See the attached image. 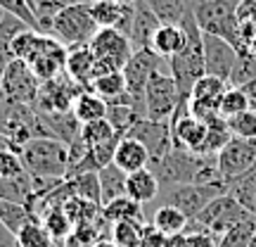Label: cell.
Masks as SVG:
<instances>
[{
    "label": "cell",
    "mask_w": 256,
    "mask_h": 247,
    "mask_svg": "<svg viewBox=\"0 0 256 247\" xmlns=\"http://www.w3.org/2000/svg\"><path fill=\"white\" fill-rule=\"evenodd\" d=\"M0 10H2L5 15H12V17L22 19V22H24L26 27H31L34 31H40L36 12H34V8L28 5L26 0H0Z\"/></svg>",
    "instance_id": "obj_42"
},
{
    "label": "cell",
    "mask_w": 256,
    "mask_h": 247,
    "mask_svg": "<svg viewBox=\"0 0 256 247\" xmlns=\"http://www.w3.org/2000/svg\"><path fill=\"white\" fill-rule=\"evenodd\" d=\"M95 247H119V245H116L114 240H107V238H104V240H100V242H98Z\"/></svg>",
    "instance_id": "obj_55"
},
{
    "label": "cell",
    "mask_w": 256,
    "mask_h": 247,
    "mask_svg": "<svg viewBox=\"0 0 256 247\" xmlns=\"http://www.w3.org/2000/svg\"><path fill=\"white\" fill-rule=\"evenodd\" d=\"M74 114L81 124H90V121L107 119V102L92 91H83L78 100L74 102Z\"/></svg>",
    "instance_id": "obj_31"
},
{
    "label": "cell",
    "mask_w": 256,
    "mask_h": 247,
    "mask_svg": "<svg viewBox=\"0 0 256 247\" xmlns=\"http://www.w3.org/2000/svg\"><path fill=\"white\" fill-rule=\"evenodd\" d=\"M130 247H142V245H130Z\"/></svg>",
    "instance_id": "obj_61"
},
{
    "label": "cell",
    "mask_w": 256,
    "mask_h": 247,
    "mask_svg": "<svg viewBox=\"0 0 256 247\" xmlns=\"http://www.w3.org/2000/svg\"><path fill=\"white\" fill-rule=\"evenodd\" d=\"M36 3H50V5H57V8H69V5H81V3H88V0H34V5Z\"/></svg>",
    "instance_id": "obj_53"
},
{
    "label": "cell",
    "mask_w": 256,
    "mask_h": 247,
    "mask_svg": "<svg viewBox=\"0 0 256 247\" xmlns=\"http://www.w3.org/2000/svg\"><path fill=\"white\" fill-rule=\"evenodd\" d=\"M98 22L92 19L90 3H81V5H69L64 8L50 27V36H55L60 43L66 48H78V46H90L92 36L98 34Z\"/></svg>",
    "instance_id": "obj_6"
},
{
    "label": "cell",
    "mask_w": 256,
    "mask_h": 247,
    "mask_svg": "<svg viewBox=\"0 0 256 247\" xmlns=\"http://www.w3.org/2000/svg\"><path fill=\"white\" fill-rule=\"evenodd\" d=\"M152 223H154L156 228H159L166 238H168V235H176V233H185V228H188L190 219H188L180 209L171 207V204H162V207L154 211Z\"/></svg>",
    "instance_id": "obj_33"
},
{
    "label": "cell",
    "mask_w": 256,
    "mask_h": 247,
    "mask_svg": "<svg viewBox=\"0 0 256 247\" xmlns=\"http://www.w3.org/2000/svg\"><path fill=\"white\" fill-rule=\"evenodd\" d=\"M159 178L154 176V171L147 166V169H140L136 174H128L126 178V195L130 200L140 202V204H145V202H152L159 195Z\"/></svg>",
    "instance_id": "obj_23"
},
{
    "label": "cell",
    "mask_w": 256,
    "mask_h": 247,
    "mask_svg": "<svg viewBox=\"0 0 256 247\" xmlns=\"http://www.w3.org/2000/svg\"><path fill=\"white\" fill-rule=\"evenodd\" d=\"M188 240H190V247H216V242H218L209 230H194V233H188Z\"/></svg>",
    "instance_id": "obj_48"
},
{
    "label": "cell",
    "mask_w": 256,
    "mask_h": 247,
    "mask_svg": "<svg viewBox=\"0 0 256 247\" xmlns=\"http://www.w3.org/2000/svg\"><path fill=\"white\" fill-rule=\"evenodd\" d=\"M178 107V88L171 74L156 72L147 81L145 88V112L152 121H171Z\"/></svg>",
    "instance_id": "obj_13"
},
{
    "label": "cell",
    "mask_w": 256,
    "mask_h": 247,
    "mask_svg": "<svg viewBox=\"0 0 256 247\" xmlns=\"http://www.w3.org/2000/svg\"><path fill=\"white\" fill-rule=\"evenodd\" d=\"M40 114V112H38ZM43 121H46L48 131H50V136L57 138V140H62L66 145H72L74 140H78L81 136V121L76 119V114L72 112H57V114H40Z\"/></svg>",
    "instance_id": "obj_25"
},
{
    "label": "cell",
    "mask_w": 256,
    "mask_h": 247,
    "mask_svg": "<svg viewBox=\"0 0 256 247\" xmlns=\"http://www.w3.org/2000/svg\"><path fill=\"white\" fill-rule=\"evenodd\" d=\"M171 133H174V147H185V150H190L194 155H202L209 126L202 119H197V117L185 114V117H180L178 121L171 124Z\"/></svg>",
    "instance_id": "obj_18"
},
{
    "label": "cell",
    "mask_w": 256,
    "mask_h": 247,
    "mask_svg": "<svg viewBox=\"0 0 256 247\" xmlns=\"http://www.w3.org/2000/svg\"><path fill=\"white\" fill-rule=\"evenodd\" d=\"M26 29H31V27H26L22 19L12 17V15H5V17L0 19V81H2V74L8 69V64L14 60V55H12L14 38L19 34H24Z\"/></svg>",
    "instance_id": "obj_26"
},
{
    "label": "cell",
    "mask_w": 256,
    "mask_h": 247,
    "mask_svg": "<svg viewBox=\"0 0 256 247\" xmlns=\"http://www.w3.org/2000/svg\"><path fill=\"white\" fill-rule=\"evenodd\" d=\"M140 230H142V223H138V221H121V223H114L112 240L119 247L140 245Z\"/></svg>",
    "instance_id": "obj_43"
},
{
    "label": "cell",
    "mask_w": 256,
    "mask_h": 247,
    "mask_svg": "<svg viewBox=\"0 0 256 247\" xmlns=\"http://www.w3.org/2000/svg\"><path fill=\"white\" fill-rule=\"evenodd\" d=\"M249 247H256V235L252 238V242H249Z\"/></svg>",
    "instance_id": "obj_58"
},
{
    "label": "cell",
    "mask_w": 256,
    "mask_h": 247,
    "mask_svg": "<svg viewBox=\"0 0 256 247\" xmlns=\"http://www.w3.org/2000/svg\"><path fill=\"white\" fill-rule=\"evenodd\" d=\"M2 17H5V12H2V10H0V19H2Z\"/></svg>",
    "instance_id": "obj_60"
},
{
    "label": "cell",
    "mask_w": 256,
    "mask_h": 247,
    "mask_svg": "<svg viewBox=\"0 0 256 247\" xmlns=\"http://www.w3.org/2000/svg\"><path fill=\"white\" fill-rule=\"evenodd\" d=\"M140 245L142 247H166V235L154 223H142L140 230Z\"/></svg>",
    "instance_id": "obj_47"
},
{
    "label": "cell",
    "mask_w": 256,
    "mask_h": 247,
    "mask_svg": "<svg viewBox=\"0 0 256 247\" xmlns=\"http://www.w3.org/2000/svg\"><path fill=\"white\" fill-rule=\"evenodd\" d=\"M226 121H228L230 133L235 138H252V140H256V112L254 110L242 112V114L232 117V119H226Z\"/></svg>",
    "instance_id": "obj_45"
},
{
    "label": "cell",
    "mask_w": 256,
    "mask_h": 247,
    "mask_svg": "<svg viewBox=\"0 0 256 247\" xmlns=\"http://www.w3.org/2000/svg\"><path fill=\"white\" fill-rule=\"evenodd\" d=\"M34 221H40V219H38V214L31 209V207H26V204H12V202L0 200V223H5L14 235H17L24 226L34 223Z\"/></svg>",
    "instance_id": "obj_32"
},
{
    "label": "cell",
    "mask_w": 256,
    "mask_h": 247,
    "mask_svg": "<svg viewBox=\"0 0 256 247\" xmlns=\"http://www.w3.org/2000/svg\"><path fill=\"white\" fill-rule=\"evenodd\" d=\"M188 43V34L183 27H174V24H162L156 29L154 38H152V50L159 57L171 60L174 55H178Z\"/></svg>",
    "instance_id": "obj_24"
},
{
    "label": "cell",
    "mask_w": 256,
    "mask_h": 247,
    "mask_svg": "<svg viewBox=\"0 0 256 247\" xmlns=\"http://www.w3.org/2000/svg\"><path fill=\"white\" fill-rule=\"evenodd\" d=\"M88 3H95V0H88Z\"/></svg>",
    "instance_id": "obj_63"
},
{
    "label": "cell",
    "mask_w": 256,
    "mask_h": 247,
    "mask_svg": "<svg viewBox=\"0 0 256 247\" xmlns=\"http://www.w3.org/2000/svg\"><path fill=\"white\" fill-rule=\"evenodd\" d=\"M90 50L95 57L110 60L119 69H124L130 55H133V46H130L128 36L116 31V29H98V34L90 41Z\"/></svg>",
    "instance_id": "obj_16"
},
{
    "label": "cell",
    "mask_w": 256,
    "mask_h": 247,
    "mask_svg": "<svg viewBox=\"0 0 256 247\" xmlns=\"http://www.w3.org/2000/svg\"><path fill=\"white\" fill-rule=\"evenodd\" d=\"M92 69H95V55H92L90 46L69 48L66 74H69L76 83H81L86 91H92Z\"/></svg>",
    "instance_id": "obj_22"
},
{
    "label": "cell",
    "mask_w": 256,
    "mask_h": 247,
    "mask_svg": "<svg viewBox=\"0 0 256 247\" xmlns=\"http://www.w3.org/2000/svg\"><path fill=\"white\" fill-rule=\"evenodd\" d=\"M256 162V140L252 138H230L228 145L216 155V164H218V176L226 185L240 181L242 176L252 171Z\"/></svg>",
    "instance_id": "obj_11"
},
{
    "label": "cell",
    "mask_w": 256,
    "mask_h": 247,
    "mask_svg": "<svg viewBox=\"0 0 256 247\" xmlns=\"http://www.w3.org/2000/svg\"><path fill=\"white\" fill-rule=\"evenodd\" d=\"M249 178H256V162H254V166H252V171H249Z\"/></svg>",
    "instance_id": "obj_57"
},
{
    "label": "cell",
    "mask_w": 256,
    "mask_h": 247,
    "mask_svg": "<svg viewBox=\"0 0 256 247\" xmlns=\"http://www.w3.org/2000/svg\"><path fill=\"white\" fill-rule=\"evenodd\" d=\"M159 178V183L171 188V185H206L220 181L216 155H194L185 147H171L159 162L150 164Z\"/></svg>",
    "instance_id": "obj_1"
},
{
    "label": "cell",
    "mask_w": 256,
    "mask_h": 247,
    "mask_svg": "<svg viewBox=\"0 0 256 247\" xmlns=\"http://www.w3.org/2000/svg\"><path fill=\"white\" fill-rule=\"evenodd\" d=\"M252 110L249 107V98L247 93L242 91V88H235V86H230L228 91L220 95V102H218V114L223 119H232V117H238L242 112Z\"/></svg>",
    "instance_id": "obj_38"
},
{
    "label": "cell",
    "mask_w": 256,
    "mask_h": 247,
    "mask_svg": "<svg viewBox=\"0 0 256 247\" xmlns=\"http://www.w3.org/2000/svg\"><path fill=\"white\" fill-rule=\"evenodd\" d=\"M26 3H28V5H31V8H34V0H26Z\"/></svg>",
    "instance_id": "obj_59"
},
{
    "label": "cell",
    "mask_w": 256,
    "mask_h": 247,
    "mask_svg": "<svg viewBox=\"0 0 256 247\" xmlns=\"http://www.w3.org/2000/svg\"><path fill=\"white\" fill-rule=\"evenodd\" d=\"M2 150H14V147H12V143H10L5 136H0V152H2Z\"/></svg>",
    "instance_id": "obj_54"
},
{
    "label": "cell",
    "mask_w": 256,
    "mask_h": 247,
    "mask_svg": "<svg viewBox=\"0 0 256 247\" xmlns=\"http://www.w3.org/2000/svg\"><path fill=\"white\" fill-rule=\"evenodd\" d=\"M0 136L12 143L14 152H19L34 138H52L34 105H17L5 100L0 102Z\"/></svg>",
    "instance_id": "obj_4"
},
{
    "label": "cell",
    "mask_w": 256,
    "mask_h": 247,
    "mask_svg": "<svg viewBox=\"0 0 256 247\" xmlns=\"http://www.w3.org/2000/svg\"><path fill=\"white\" fill-rule=\"evenodd\" d=\"M238 19H240V24H244V22H256V0H240Z\"/></svg>",
    "instance_id": "obj_49"
},
{
    "label": "cell",
    "mask_w": 256,
    "mask_h": 247,
    "mask_svg": "<svg viewBox=\"0 0 256 247\" xmlns=\"http://www.w3.org/2000/svg\"><path fill=\"white\" fill-rule=\"evenodd\" d=\"M116 3H121V5H136L138 0H116Z\"/></svg>",
    "instance_id": "obj_56"
},
{
    "label": "cell",
    "mask_w": 256,
    "mask_h": 247,
    "mask_svg": "<svg viewBox=\"0 0 256 247\" xmlns=\"http://www.w3.org/2000/svg\"><path fill=\"white\" fill-rule=\"evenodd\" d=\"M92 93L100 95L104 102H114L126 95V79L124 72H112L107 76H100L92 81Z\"/></svg>",
    "instance_id": "obj_35"
},
{
    "label": "cell",
    "mask_w": 256,
    "mask_h": 247,
    "mask_svg": "<svg viewBox=\"0 0 256 247\" xmlns=\"http://www.w3.org/2000/svg\"><path fill=\"white\" fill-rule=\"evenodd\" d=\"M202 43H204V67L209 76H218L223 81L230 83L235 62H238V50L230 46L226 38L211 36V34H202Z\"/></svg>",
    "instance_id": "obj_15"
},
{
    "label": "cell",
    "mask_w": 256,
    "mask_h": 247,
    "mask_svg": "<svg viewBox=\"0 0 256 247\" xmlns=\"http://www.w3.org/2000/svg\"><path fill=\"white\" fill-rule=\"evenodd\" d=\"M98 176H100L102 207H104V204H110L112 200H116V197H124V195H126V178H128V174L126 171H121L114 162H112L110 166H104L102 171H98Z\"/></svg>",
    "instance_id": "obj_30"
},
{
    "label": "cell",
    "mask_w": 256,
    "mask_h": 247,
    "mask_svg": "<svg viewBox=\"0 0 256 247\" xmlns=\"http://www.w3.org/2000/svg\"><path fill=\"white\" fill-rule=\"evenodd\" d=\"M17 245L19 247H57L55 240L50 238V233L40 221H34L17 233Z\"/></svg>",
    "instance_id": "obj_41"
},
{
    "label": "cell",
    "mask_w": 256,
    "mask_h": 247,
    "mask_svg": "<svg viewBox=\"0 0 256 247\" xmlns=\"http://www.w3.org/2000/svg\"><path fill=\"white\" fill-rule=\"evenodd\" d=\"M240 0H194V19L202 34H211V36L226 38L235 50L242 48V38H240V24L238 19Z\"/></svg>",
    "instance_id": "obj_3"
},
{
    "label": "cell",
    "mask_w": 256,
    "mask_h": 247,
    "mask_svg": "<svg viewBox=\"0 0 256 247\" xmlns=\"http://www.w3.org/2000/svg\"><path fill=\"white\" fill-rule=\"evenodd\" d=\"M74 188H76V195L81 197H88V200L98 202L102 204V192H100V176L90 171V174H81V176H74Z\"/></svg>",
    "instance_id": "obj_44"
},
{
    "label": "cell",
    "mask_w": 256,
    "mask_h": 247,
    "mask_svg": "<svg viewBox=\"0 0 256 247\" xmlns=\"http://www.w3.org/2000/svg\"><path fill=\"white\" fill-rule=\"evenodd\" d=\"M64 214L69 216L74 226H81V223H92L102 216V204L88 200V197H81V195H74L62 204Z\"/></svg>",
    "instance_id": "obj_29"
},
{
    "label": "cell",
    "mask_w": 256,
    "mask_h": 247,
    "mask_svg": "<svg viewBox=\"0 0 256 247\" xmlns=\"http://www.w3.org/2000/svg\"><path fill=\"white\" fill-rule=\"evenodd\" d=\"M86 143L88 147H95V145H102V143H110L114 138H124L119 136L114 126H112L107 119H100V121H90V124H83L81 126V136H78Z\"/></svg>",
    "instance_id": "obj_37"
},
{
    "label": "cell",
    "mask_w": 256,
    "mask_h": 247,
    "mask_svg": "<svg viewBox=\"0 0 256 247\" xmlns=\"http://www.w3.org/2000/svg\"><path fill=\"white\" fill-rule=\"evenodd\" d=\"M40 88V81L34 74V69L28 67L24 60H12L8 64V69L2 74L0 81V93L5 102H17V105H34Z\"/></svg>",
    "instance_id": "obj_12"
},
{
    "label": "cell",
    "mask_w": 256,
    "mask_h": 247,
    "mask_svg": "<svg viewBox=\"0 0 256 247\" xmlns=\"http://www.w3.org/2000/svg\"><path fill=\"white\" fill-rule=\"evenodd\" d=\"M162 62H164V57H159L152 48H142V50H133L130 60L121 69L124 79H126V93L133 98V102L138 105V110L142 112L145 119H147V112H145L147 81L152 79V74L162 72Z\"/></svg>",
    "instance_id": "obj_8"
},
{
    "label": "cell",
    "mask_w": 256,
    "mask_h": 247,
    "mask_svg": "<svg viewBox=\"0 0 256 247\" xmlns=\"http://www.w3.org/2000/svg\"><path fill=\"white\" fill-rule=\"evenodd\" d=\"M40 223L46 226V230L50 233V238L55 240V245L60 247L66 240V235L74 230V223L69 221V216L64 214L62 207H50L40 214Z\"/></svg>",
    "instance_id": "obj_34"
},
{
    "label": "cell",
    "mask_w": 256,
    "mask_h": 247,
    "mask_svg": "<svg viewBox=\"0 0 256 247\" xmlns=\"http://www.w3.org/2000/svg\"><path fill=\"white\" fill-rule=\"evenodd\" d=\"M252 214L247 209H242L240 207V202L226 192V195H220L216 200H211L204 209L194 216V219L188 223V228L185 233H194V230H209L214 238L218 240L220 235H226L232 226H238L240 221L249 219Z\"/></svg>",
    "instance_id": "obj_5"
},
{
    "label": "cell",
    "mask_w": 256,
    "mask_h": 247,
    "mask_svg": "<svg viewBox=\"0 0 256 247\" xmlns=\"http://www.w3.org/2000/svg\"><path fill=\"white\" fill-rule=\"evenodd\" d=\"M26 169H24V162H22V157L19 152L14 150H2L0 152V178H14V176L24 174Z\"/></svg>",
    "instance_id": "obj_46"
},
{
    "label": "cell",
    "mask_w": 256,
    "mask_h": 247,
    "mask_svg": "<svg viewBox=\"0 0 256 247\" xmlns=\"http://www.w3.org/2000/svg\"><path fill=\"white\" fill-rule=\"evenodd\" d=\"M242 91L247 93V98H249V107L256 112V79L254 81H249L247 86H242Z\"/></svg>",
    "instance_id": "obj_52"
},
{
    "label": "cell",
    "mask_w": 256,
    "mask_h": 247,
    "mask_svg": "<svg viewBox=\"0 0 256 247\" xmlns=\"http://www.w3.org/2000/svg\"><path fill=\"white\" fill-rule=\"evenodd\" d=\"M254 235H256V216H249V219L240 221L238 226H232L226 235H220L216 247H249Z\"/></svg>",
    "instance_id": "obj_36"
},
{
    "label": "cell",
    "mask_w": 256,
    "mask_h": 247,
    "mask_svg": "<svg viewBox=\"0 0 256 247\" xmlns=\"http://www.w3.org/2000/svg\"><path fill=\"white\" fill-rule=\"evenodd\" d=\"M0 200L12 202V204H26L36 211L38 190L34 176L24 171V174L14 176V178H0Z\"/></svg>",
    "instance_id": "obj_20"
},
{
    "label": "cell",
    "mask_w": 256,
    "mask_h": 247,
    "mask_svg": "<svg viewBox=\"0 0 256 247\" xmlns=\"http://www.w3.org/2000/svg\"><path fill=\"white\" fill-rule=\"evenodd\" d=\"M166 247H190L188 233H176V235H168V238H166Z\"/></svg>",
    "instance_id": "obj_51"
},
{
    "label": "cell",
    "mask_w": 256,
    "mask_h": 247,
    "mask_svg": "<svg viewBox=\"0 0 256 247\" xmlns=\"http://www.w3.org/2000/svg\"><path fill=\"white\" fill-rule=\"evenodd\" d=\"M0 102H2V93H0Z\"/></svg>",
    "instance_id": "obj_62"
},
{
    "label": "cell",
    "mask_w": 256,
    "mask_h": 247,
    "mask_svg": "<svg viewBox=\"0 0 256 247\" xmlns=\"http://www.w3.org/2000/svg\"><path fill=\"white\" fill-rule=\"evenodd\" d=\"M228 192V185L223 181H216V183H206V185H171L168 190L164 192V202L162 204H171L176 209H180L188 216V219H194L211 200H216L220 195Z\"/></svg>",
    "instance_id": "obj_9"
},
{
    "label": "cell",
    "mask_w": 256,
    "mask_h": 247,
    "mask_svg": "<svg viewBox=\"0 0 256 247\" xmlns=\"http://www.w3.org/2000/svg\"><path fill=\"white\" fill-rule=\"evenodd\" d=\"M126 136L140 140L150 152V164L159 162L162 157L174 147V133H171V124L168 121H152V119H140L133 124V128Z\"/></svg>",
    "instance_id": "obj_14"
},
{
    "label": "cell",
    "mask_w": 256,
    "mask_h": 247,
    "mask_svg": "<svg viewBox=\"0 0 256 247\" xmlns=\"http://www.w3.org/2000/svg\"><path fill=\"white\" fill-rule=\"evenodd\" d=\"M90 12L100 29H116L128 36L136 5H121L116 0H95V3H90Z\"/></svg>",
    "instance_id": "obj_17"
},
{
    "label": "cell",
    "mask_w": 256,
    "mask_h": 247,
    "mask_svg": "<svg viewBox=\"0 0 256 247\" xmlns=\"http://www.w3.org/2000/svg\"><path fill=\"white\" fill-rule=\"evenodd\" d=\"M162 27V22L156 17L152 8L147 5L145 0L136 3V12H133V24H130V34L128 41L133 50H142V48H152V38H154L156 29Z\"/></svg>",
    "instance_id": "obj_19"
},
{
    "label": "cell",
    "mask_w": 256,
    "mask_h": 247,
    "mask_svg": "<svg viewBox=\"0 0 256 247\" xmlns=\"http://www.w3.org/2000/svg\"><path fill=\"white\" fill-rule=\"evenodd\" d=\"M24 169L34 178L64 181L69 171V145L57 138H34L19 150Z\"/></svg>",
    "instance_id": "obj_2"
},
{
    "label": "cell",
    "mask_w": 256,
    "mask_h": 247,
    "mask_svg": "<svg viewBox=\"0 0 256 247\" xmlns=\"http://www.w3.org/2000/svg\"><path fill=\"white\" fill-rule=\"evenodd\" d=\"M102 216L107 223H121V221H138V223H145V214H142V204L136 200H130L128 195L112 200L110 204L102 207Z\"/></svg>",
    "instance_id": "obj_27"
},
{
    "label": "cell",
    "mask_w": 256,
    "mask_h": 247,
    "mask_svg": "<svg viewBox=\"0 0 256 247\" xmlns=\"http://www.w3.org/2000/svg\"><path fill=\"white\" fill-rule=\"evenodd\" d=\"M254 79H256V53H252V50H240L235 69H232V76H230V86L242 88V86H247V83L254 81Z\"/></svg>",
    "instance_id": "obj_39"
},
{
    "label": "cell",
    "mask_w": 256,
    "mask_h": 247,
    "mask_svg": "<svg viewBox=\"0 0 256 247\" xmlns=\"http://www.w3.org/2000/svg\"><path fill=\"white\" fill-rule=\"evenodd\" d=\"M0 247H19L17 245V235H14L5 223H0Z\"/></svg>",
    "instance_id": "obj_50"
},
{
    "label": "cell",
    "mask_w": 256,
    "mask_h": 247,
    "mask_svg": "<svg viewBox=\"0 0 256 247\" xmlns=\"http://www.w3.org/2000/svg\"><path fill=\"white\" fill-rule=\"evenodd\" d=\"M114 164L119 166L121 171L126 174H136L140 169H147L150 166V152L147 147L130 136H124L116 145V152H114Z\"/></svg>",
    "instance_id": "obj_21"
},
{
    "label": "cell",
    "mask_w": 256,
    "mask_h": 247,
    "mask_svg": "<svg viewBox=\"0 0 256 247\" xmlns=\"http://www.w3.org/2000/svg\"><path fill=\"white\" fill-rule=\"evenodd\" d=\"M228 192L240 202L242 209H247L252 216H256V178L242 176L240 181L228 185Z\"/></svg>",
    "instance_id": "obj_40"
},
{
    "label": "cell",
    "mask_w": 256,
    "mask_h": 247,
    "mask_svg": "<svg viewBox=\"0 0 256 247\" xmlns=\"http://www.w3.org/2000/svg\"><path fill=\"white\" fill-rule=\"evenodd\" d=\"M145 3L152 8L162 24H174V27H180L183 19L194 10V0H145Z\"/></svg>",
    "instance_id": "obj_28"
},
{
    "label": "cell",
    "mask_w": 256,
    "mask_h": 247,
    "mask_svg": "<svg viewBox=\"0 0 256 247\" xmlns=\"http://www.w3.org/2000/svg\"><path fill=\"white\" fill-rule=\"evenodd\" d=\"M66 57H69V48L64 43H60L55 36L38 34L24 62L34 69L38 81H50L66 72Z\"/></svg>",
    "instance_id": "obj_7"
},
{
    "label": "cell",
    "mask_w": 256,
    "mask_h": 247,
    "mask_svg": "<svg viewBox=\"0 0 256 247\" xmlns=\"http://www.w3.org/2000/svg\"><path fill=\"white\" fill-rule=\"evenodd\" d=\"M86 91L81 83H76L64 72L62 76L57 79H50V81H40V88H38L36 102L34 107L40 114H57V112H72L74 102L78 100V95Z\"/></svg>",
    "instance_id": "obj_10"
}]
</instances>
